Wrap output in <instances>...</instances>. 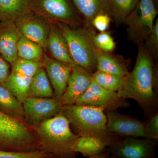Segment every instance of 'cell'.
Instances as JSON below:
<instances>
[{
  "label": "cell",
  "mask_w": 158,
  "mask_h": 158,
  "mask_svg": "<svg viewBox=\"0 0 158 158\" xmlns=\"http://www.w3.org/2000/svg\"><path fill=\"white\" fill-rule=\"evenodd\" d=\"M138 45L134 68L127 76L124 87L117 93L122 98L137 102L149 117L156 112L158 106L157 69L143 43Z\"/></svg>",
  "instance_id": "1"
},
{
  "label": "cell",
  "mask_w": 158,
  "mask_h": 158,
  "mask_svg": "<svg viewBox=\"0 0 158 158\" xmlns=\"http://www.w3.org/2000/svg\"><path fill=\"white\" fill-rule=\"evenodd\" d=\"M62 112L79 137H92L101 140L107 148L116 144L120 137L109 132L107 117L101 107L73 104L63 106Z\"/></svg>",
  "instance_id": "2"
},
{
  "label": "cell",
  "mask_w": 158,
  "mask_h": 158,
  "mask_svg": "<svg viewBox=\"0 0 158 158\" xmlns=\"http://www.w3.org/2000/svg\"><path fill=\"white\" fill-rule=\"evenodd\" d=\"M44 149L56 158H72L78 138L72 131L68 118L62 113L42 122L34 127Z\"/></svg>",
  "instance_id": "3"
},
{
  "label": "cell",
  "mask_w": 158,
  "mask_h": 158,
  "mask_svg": "<svg viewBox=\"0 0 158 158\" xmlns=\"http://www.w3.org/2000/svg\"><path fill=\"white\" fill-rule=\"evenodd\" d=\"M59 27L66 40L71 56L75 64L93 74L97 70L96 49L94 42L96 30L92 25L84 23L72 26L55 23Z\"/></svg>",
  "instance_id": "4"
},
{
  "label": "cell",
  "mask_w": 158,
  "mask_h": 158,
  "mask_svg": "<svg viewBox=\"0 0 158 158\" xmlns=\"http://www.w3.org/2000/svg\"><path fill=\"white\" fill-rule=\"evenodd\" d=\"M38 144V138L32 127L0 112V150L32 151Z\"/></svg>",
  "instance_id": "5"
},
{
  "label": "cell",
  "mask_w": 158,
  "mask_h": 158,
  "mask_svg": "<svg viewBox=\"0 0 158 158\" xmlns=\"http://www.w3.org/2000/svg\"><path fill=\"white\" fill-rule=\"evenodd\" d=\"M157 14L153 0H138L124 22L128 39L137 44L144 43L152 31Z\"/></svg>",
  "instance_id": "6"
},
{
  "label": "cell",
  "mask_w": 158,
  "mask_h": 158,
  "mask_svg": "<svg viewBox=\"0 0 158 158\" xmlns=\"http://www.w3.org/2000/svg\"><path fill=\"white\" fill-rule=\"evenodd\" d=\"M32 10L50 23L77 26L85 23L72 0H31Z\"/></svg>",
  "instance_id": "7"
},
{
  "label": "cell",
  "mask_w": 158,
  "mask_h": 158,
  "mask_svg": "<svg viewBox=\"0 0 158 158\" xmlns=\"http://www.w3.org/2000/svg\"><path fill=\"white\" fill-rule=\"evenodd\" d=\"M157 141L145 138H120L107 148L111 155L118 158H155Z\"/></svg>",
  "instance_id": "8"
},
{
  "label": "cell",
  "mask_w": 158,
  "mask_h": 158,
  "mask_svg": "<svg viewBox=\"0 0 158 158\" xmlns=\"http://www.w3.org/2000/svg\"><path fill=\"white\" fill-rule=\"evenodd\" d=\"M25 121L32 127L62 112L63 105L54 98L28 97L23 103Z\"/></svg>",
  "instance_id": "9"
},
{
  "label": "cell",
  "mask_w": 158,
  "mask_h": 158,
  "mask_svg": "<svg viewBox=\"0 0 158 158\" xmlns=\"http://www.w3.org/2000/svg\"><path fill=\"white\" fill-rule=\"evenodd\" d=\"M75 104L101 107L107 113L116 111L119 108L125 109L130 106L127 100L120 97L117 92L104 89L93 80Z\"/></svg>",
  "instance_id": "10"
},
{
  "label": "cell",
  "mask_w": 158,
  "mask_h": 158,
  "mask_svg": "<svg viewBox=\"0 0 158 158\" xmlns=\"http://www.w3.org/2000/svg\"><path fill=\"white\" fill-rule=\"evenodd\" d=\"M21 36L36 43L45 50L51 30V23L33 11L14 21Z\"/></svg>",
  "instance_id": "11"
},
{
  "label": "cell",
  "mask_w": 158,
  "mask_h": 158,
  "mask_svg": "<svg viewBox=\"0 0 158 158\" xmlns=\"http://www.w3.org/2000/svg\"><path fill=\"white\" fill-rule=\"evenodd\" d=\"M106 127L109 132L120 137L144 138L143 122L116 111L106 113Z\"/></svg>",
  "instance_id": "12"
},
{
  "label": "cell",
  "mask_w": 158,
  "mask_h": 158,
  "mask_svg": "<svg viewBox=\"0 0 158 158\" xmlns=\"http://www.w3.org/2000/svg\"><path fill=\"white\" fill-rule=\"evenodd\" d=\"M42 62L53 90L54 98L60 101L66 90L73 65L58 61L45 53Z\"/></svg>",
  "instance_id": "13"
},
{
  "label": "cell",
  "mask_w": 158,
  "mask_h": 158,
  "mask_svg": "<svg viewBox=\"0 0 158 158\" xmlns=\"http://www.w3.org/2000/svg\"><path fill=\"white\" fill-rule=\"evenodd\" d=\"M93 81L92 74L80 65H73L67 87L60 101L63 106L75 104Z\"/></svg>",
  "instance_id": "14"
},
{
  "label": "cell",
  "mask_w": 158,
  "mask_h": 158,
  "mask_svg": "<svg viewBox=\"0 0 158 158\" xmlns=\"http://www.w3.org/2000/svg\"><path fill=\"white\" fill-rule=\"evenodd\" d=\"M21 36L14 21H1L0 56L11 65L18 58L17 46Z\"/></svg>",
  "instance_id": "15"
},
{
  "label": "cell",
  "mask_w": 158,
  "mask_h": 158,
  "mask_svg": "<svg viewBox=\"0 0 158 158\" xmlns=\"http://www.w3.org/2000/svg\"><path fill=\"white\" fill-rule=\"evenodd\" d=\"M51 24V30L47 41L45 51H48L53 59L70 65H74L66 40L62 31L56 24Z\"/></svg>",
  "instance_id": "16"
},
{
  "label": "cell",
  "mask_w": 158,
  "mask_h": 158,
  "mask_svg": "<svg viewBox=\"0 0 158 158\" xmlns=\"http://www.w3.org/2000/svg\"><path fill=\"white\" fill-rule=\"evenodd\" d=\"M97 70L120 76L127 77L129 73L128 66L121 57L96 49Z\"/></svg>",
  "instance_id": "17"
},
{
  "label": "cell",
  "mask_w": 158,
  "mask_h": 158,
  "mask_svg": "<svg viewBox=\"0 0 158 158\" xmlns=\"http://www.w3.org/2000/svg\"><path fill=\"white\" fill-rule=\"evenodd\" d=\"M138 0H105V12L116 24L124 23Z\"/></svg>",
  "instance_id": "18"
},
{
  "label": "cell",
  "mask_w": 158,
  "mask_h": 158,
  "mask_svg": "<svg viewBox=\"0 0 158 158\" xmlns=\"http://www.w3.org/2000/svg\"><path fill=\"white\" fill-rule=\"evenodd\" d=\"M31 11V0H0L1 21H15Z\"/></svg>",
  "instance_id": "19"
},
{
  "label": "cell",
  "mask_w": 158,
  "mask_h": 158,
  "mask_svg": "<svg viewBox=\"0 0 158 158\" xmlns=\"http://www.w3.org/2000/svg\"><path fill=\"white\" fill-rule=\"evenodd\" d=\"M28 97L54 98V91L45 69L41 67L32 77L29 86Z\"/></svg>",
  "instance_id": "20"
},
{
  "label": "cell",
  "mask_w": 158,
  "mask_h": 158,
  "mask_svg": "<svg viewBox=\"0 0 158 158\" xmlns=\"http://www.w3.org/2000/svg\"><path fill=\"white\" fill-rule=\"evenodd\" d=\"M0 112L15 119L25 121L23 104L7 88L1 85Z\"/></svg>",
  "instance_id": "21"
},
{
  "label": "cell",
  "mask_w": 158,
  "mask_h": 158,
  "mask_svg": "<svg viewBox=\"0 0 158 158\" xmlns=\"http://www.w3.org/2000/svg\"><path fill=\"white\" fill-rule=\"evenodd\" d=\"M72 1L85 23L92 25V20L97 15L102 13H106L105 0H72Z\"/></svg>",
  "instance_id": "22"
},
{
  "label": "cell",
  "mask_w": 158,
  "mask_h": 158,
  "mask_svg": "<svg viewBox=\"0 0 158 158\" xmlns=\"http://www.w3.org/2000/svg\"><path fill=\"white\" fill-rule=\"evenodd\" d=\"M32 78L11 73L2 85L9 90L19 101L23 104L28 98L29 86Z\"/></svg>",
  "instance_id": "23"
},
{
  "label": "cell",
  "mask_w": 158,
  "mask_h": 158,
  "mask_svg": "<svg viewBox=\"0 0 158 158\" xmlns=\"http://www.w3.org/2000/svg\"><path fill=\"white\" fill-rule=\"evenodd\" d=\"M106 146L98 138L92 137H79L75 144L74 151L86 157H90L106 151Z\"/></svg>",
  "instance_id": "24"
},
{
  "label": "cell",
  "mask_w": 158,
  "mask_h": 158,
  "mask_svg": "<svg viewBox=\"0 0 158 158\" xmlns=\"http://www.w3.org/2000/svg\"><path fill=\"white\" fill-rule=\"evenodd\" d=\"M93 80L98 85L111 92H118L124 87L127 77L120 76L97 70L92 74Z\"/></svg>",
  "instance_id": "25"
},
{
  "label": "cell",
  "mask_w": 158,
  "mask_h": 158,
  "mask_svg": "<svg viewBox=\"0 0 158 158\" xmlns=\"http://www.w3.org/2000/svg\"><path fill=\"white\" fill-rule=\"evenodd\" d=\"M44 50L36 43L21 36L17 46L19 58L35 62H42Z\"/></svg>",
  "instance_id": "26"
},
{
  "label": "cell",
  "mask_w": 158,
  "mask_h": 158,
  "mask_svg": "<svg viewBox=\"0 0 158 158\" xmlns=\"http://www.w3.org/2000/svg\"><path fill=\"white\" fill-rule=\"evenodd\" d=\"M11 65V73L29 77H32L43 67L42 62H35L19 57Z\"/></svg>",
  "instance_id": "27"
},
{
  "label": "cell",
  "mask_w": 158,
  "mask_h": 158,
  "mask_svg": "<svg viewBox=\"0 0 158 158\" xmlns=\"http://www.w3.org/2000/svg\"><path fill=\"white\" fill-rule=\"evenodd\" d=\"M0 158H56L44 149L30 152H13L0 150Z\"/></svg>",
  "instance_id": "28"
},
{
  "label": "cell",
  "mask_w": 158,
  "mask_h": 158,
  "mask_svg": "<svg viewBox=\"0 0 158 158\" xmlns=\"http://www.w3.org/2000/svg\"><path fill=\"white\" fill-rule=\"evenodd\" d=\"M95 46L98 49L108 52H112L116 48V42L107 31L100 32L94 37Z\"/></svg>",
  "instance_id": "29"
},
{
  "label": "cell",
  "mask_w": 158,
  "mask_h": 158,
  "mask_svg": "<svg viewBox=\"0 0 158 158\" xmlns=\"http://www.w3.org/2000/svg\"><path fill=\"white\" fill-rule=\"evenodd\" d=\"M145 48L155 62L158 57V19L155 22L150 34L143 43Z\"/></svg>",
  "instance_id": "30"
},
{
  "label": "cell",
  "mask_w": 158,
  "mask_h": 158,
  "mask_svg": "<svg viewBox=\"0 0 158 158\" xmlns=\"http://www.w3.org/2000/svg\"><path fill=\"white\" fill-rule=\"evenodd\" d=\"M144 138L153 141L158 140V113H154L146 121L143 122Z\"/></svg>",
  "instance_id": "31"
},
{
  "label": "cell",
  "mask_w": 158,
  "mask_h": 158,
  "mask_svg": "<svg viewBox=\"0 0 158 158\" xmlns=\"http://www.w3.org/2000/svg\"><path fill=\"white\" fill-rule=\"evenodd\" d=\"M112 19L109 15L102 13L97 15L91 22L92 27L100 32H105L109 28Z\"/></svg>",
  "instance_id": "32"
},
{
  "label": "cell",
  "mask_w": 158,
  "mask_h": 158,
  "mask_svg": "<svg viewBox=\"0 0 158 158\" xmlns=\"http://www.w3.org/2000/svg\"><path fill=\"white\" fill-rule=\"evenodd\" d=\"M10 73V64L0 56V85L5 83Z\"/></svg>",
  "instance_id": "33"
},
{
  "label": "cell",
  "mask_w": 158,
  "mask_h": 158,
  "mask_svg": "<svg viewBox=\"0 0 158 158\" xmlns=\"http://www.w3.org/2000/svg\"><path fill=\"white\" fill-rule=\"evenodd\" d=\"M110 156V153L107 151L105 152L102 153L98 155L90 157H87L86 158H109Z\"/></svg>",
  "instance_id": "34"
},
{
  "label": "cell",
  "mask_w": 158,
  "mask_h": 158,
  "mask_svg": "<svg viewBox=\"0 0 158 158\" xmlns=\"http://www.w3.org/2000/svg\"><path fill=\"white\" fill-rule=\"evenodd\" d=\"M109 158H118L116 157L115 156L113 155H111L110 154V156H109Z\"/></svg>",
  "instance_id": "35"
}]
</instances>
